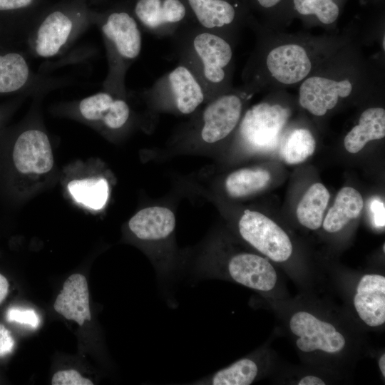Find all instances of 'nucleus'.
I'll list each match as a JSON object with an SVG mask.
<instances>
[{
	"label": "nucleus",
	"mask_w": 385,
	"mask_h": 385,
	"mask_svg": "<svg viewBox=\"0 0 385 385\" xmlns=\"http://www.w3.org/2000/svg\"><path fill=\"white\" fill-rule=\"evenodd\" d=\"M255 47L243 70L242 86L252 94L300 84L327 58L351 41L339 36L272 34L255 21Z\"/></svg>",
	"instance_id": "1"
},
{
	"label": "nucleus",
	"mask_w": 385,
	"mask_h": 385,
	"mask_svg": "<svg viewBox=\"0 0 385 385\" xmlns=\"http://www.w3.org/2000/svg\"><path fill=\"white\" fill-rule=\"evenodd\" d=\"M376 71L351 41L299 84V103L312 115L324 116L357 92L376 90Z\"/></svg>",
	"instance_id": "2"
},
{
	"label": "nucleus",
	"mask_w": 385,
	"mask_h": 385,
	"mask_svg": "<svg viewBox=\"0 0 385 385\" xmlns=\"http://www.w3.org/2000/svg\"><path fill=\"white\" fill-rule=\"evenodd\" d=\"M171 38L178 61L199 80L207 101L233 88L236 40L195 23L180 28Z\"/></svg>",
	"instance_id": "3"
},
{
	"label": "nucleus",
	"mask_w": 385,
	"mask_h": 385,
	"mask_svg": "<svg viewBox=\"0 0 385 385\" xmlns=\"http://www.w3.org/2000/svg\"><path fill=\"white\" fill-rule=\"evenodd\" d=\"M91 19L101 34L108 71L104 90L128 97L126 73L142 50V29L128 5L120 4L103 11L91 9Z\"/></svg>",
	"instance_id": "4"
},
{
	"label": "nucleus",
	"mask_w": 385,
	"mask_h": 385,
	"mask_svg": "<svg viewBox=\"0 0 385 385\" xmlns=\"http://www.w3.org/2000/svg\"><path fill=\"white\" fill-rule=\"evenodd\" d=\"M91 9L85 0L46 6L26 34L31 56L48 59L66 52L91 26Z\"/></svg>",
	"instance_id": "5"
},
{
	"label": "nucleus",
	"mask_w": 385,
	"mask_h": 385,
	"mask_svg": "<svg viewBox=\"0 0 385 385\" xmlns=\"http://www.w3.org/2000/svg\"><path fill=\"white\" fill-rule=\"evenodd\" d=\"M125 97L102 89L79 100L61 103L55 112L78 120L105 133L123 131L131 120L132 111Z\"/></svg>",
	"instance_id": "6"
},
{
	"label": "nucleus",
	"mask_w": 385,
	"mask_h": 385,
	"mask_svg": "<svg viewBox=\"0 0 385 385\" xmlns=\"http://www.w3.org/2000/svg\"><path fill=\"white\" fill-rule=\"evenodd\" d=\"M150 106L173 110L183 115L195 113L206 103L203 86L184 63L177 66L138 93Z\"/></svg>",
	"instance_id": "7"
},
{
	"label": "nucleus",
	"mask_w": 385,
	"mask_h": 385,
	"mask_svg": "<svg viewBox=\"0 0 385 385\" xmlns=\"http://www.w3.org/2000/svg\"><path fill=\"white\" fill-rule=\"evenodd\" d=\"M194 274L199 279L227 276L238 284L262 292L272 289L277 279L275 270L266 259L249 252L232 255L225 262L207 255L197 265Z\"/></svg>",
	"instance_id": "8"
},
{
	"label": "nucleus",
	"mask_w": 385,
	"mask_h": 385,
	"mask_svg": "<svg viewBox=\"0 0 385 385\" xmlns=\"http://www.w3.org/2000/svg\"><path fill=\"white\" fill-rule=\"evenodd\" d=\"M290 111L277 103L261 102L248 109L239 123L244 143L252 150L268 153L279 145Z\"/></svg>",
	"instance_id": "9"
},
{
	"label": "nucleus",
	"mask_w": 385,
	"mask_h": 385,
	"mask_svg": "<svg viewBox=\"0 0 385 385\" xmlns=\"http://www.w3.org/2000/svg\"><path fill=\"white\" fill-rule=\"evenodd\" d=\"M252 95L242 86L206 102L197 130L200 139L212 144L228 137L239 125L245 103Z\"/></svg>",
	"instance_id": "10"
},
{
	"label": "nucleus",
	"mask_w": 385,
	"mask_h": 385,
	"mask_svg": "<svg viewBox=\"0 0 385 385\" xmlns=\"http://www.w3.org/2000/svg\"><path fill=\"white\" fill-rule=\"evenodd\" d=\"M127 4L141 29L158 37H172L195 23L185 0H128Z\"/></svg>",
	"instance_id": "11"
},
{
	"label": "nucleus",
	"mask_w": 385,
	"mask_h": 385,
	"mask_svg": "<svg viewBox=\"0 0 385 385\" xmlns=\"http://www.w3.org/2000/svg\"><path fill=\"white\" fill-rule=\"evenodd\" d=\"M195 23L237 41L238 32L255 18L240 0H185Z\"/></svg>",
	"instance_id": "12"
},
{
	"label": "nucleus",
	"mask_w": 385,
	"mask_h": 385,
	"mask_svg": "<svg viewBox=\"0 0 385 385\" xmlns=\"http://www.w3.org/2000/svg\"><path fill=\"white\" fill-rule=\"evenodd\" d=\"M12 160L16 171L22 175L38 178L53 168L54 158L50 139L37 121L24 128L16 138Z\"/></svg>",
	"instance_id": "13"
},
{
	"label": "nucleus",
	"mask_w": 385,
	"mask_h": 385,
	"mask_svg": "<svg viewBox=\"0 0 385 385\" xmlns=\"http://www.w3.org/2000/svg\"><path fill=\"white\" fill-rule=\"evenodd\" d=\"M238 230L246 242L274 262H284L292 253V245L286 232L259 212L245 210L238 222Z\"/></svg>",
	"instance_id": "14"
},
{
	"label": "nucleus",
	"mask_w": 385,
	"mask_h": 385,
	"mask_svg": "<svg viewBox=\"0 0 385 385\" xmlns=\"http://www.w3.org/2000/svg\"><path fill=\"white\" fill-rule=\"evenodd\" d=\"M292 332L299 337L296 344L304 352L322 350L327 353L341 351L345 345L344 336L330 323L307 312H298L290 319Z\"/></svg>",
	"instance_id": "15"
},
{
	"label": "nucleus",
	"mask_w": 385,
	"mask_h": 385,
	"mask_svg": "<svg viewBox=\"0 0 385 385\" xmlns=\"http://www.w3.org/2000/svg\"><path fill=\"white\" fill-rule=\"evenodd\" d=\"M130 232L151 246L170 239L175 228V217L168 207H148L139 210L128 221Z\"/></svg>",
	"instance_id": "16"
},
{
	"label": "nucleus",
	"mask_w": 385,
	"mask_h": 385,
	"mask_svg": "<svg viewBox=\"0 0 385 385\" xmlns=\"http://www.w3.org/2000/svg\"><path fill=\"white\" fill-rule=\"evenodd\" d=\"M348 0H287L284 24L293 19L307 26L335 28Z\"/></svg>",
	"instance_id": "17"
},
{
	"label": "nucleus",
	"mask_w": 385,
	"mask_h": 385,
	"mask_svg": "<svg viewBox=\"0 0 385 385\" xmlns=\"http://www.w3.org/2000/svg\"><path fill=\"white\" fill-rule=\"evenodd\" d=\"M354 305L361 319L370 327L385 322V277L380 274H365L360 279Z\"/></svg>",
	"instance_id": "18"
},
{
	"label": "nucleus",
	"mask_w": 385,
	"mask_h": 385,
	"mask_svg": "<svg viewBox=\"0 0 385 385\" xmlns=\"http://www.w3.org/2000/svg\"><path fill=\"white\" fill-rule=\"evenodd\" d=\"M53 308L66 319L73 320L80 326L91 320L89 292L84 275L73 274L66 279Z\"/></svg>",
	"instance_id": "19"
},
{
	"label": "nucleus",
	"mask_w": 385,
	"mask_h": 385,
	"mask_svg": "<svg viewBox=\"0 0 385 385\" xmlns=\"http://www.w3.org/2000/svg\"><path fill=\"white\" fill-rule=\"evenodd\" d=\"M385 136V110L382 107H369L359 116L358 123L346 135L344 144L351 153L360 151L369 141Z\"/></svg>",
	"instance_id": "20"
},
{
	"label": "nucleus",
	"mask_w": 385,
	"mask_h": 385,
	"mask_svg": "<svg viewBox=\"0 0 385 385\" xmlns=\"http://www.w3.org/2000/svg\"><path fill=\"white\" fill-rule=\"evenodd\" d=\"M363 206V198L359 191L351 187L342 188L323 221L324 229L329 232L341 230L359 215Z\"/></svg>",
	"instance_id": "21"
},
{
	"label": "nucleus",
	"mask_w": 385,
	"mask_h": 385,
	"mask_svg": "<svg viewBox=\"0 0 385 385\" xmlns=\"http://www.w3.org/2000/svg\"><path fill=\"white\" fill-rule=\"evenodd\" d=\"M67 190L77 203L92 210H101L109 195L108 182L100 177L73 179L67 184Z\"/></svg>",
	"instance_id": "22"
},
{
	"label": "nucleus",
	"mask_w": 385,
	"mask_h": 385,
	"mask_svg": "<svg viewBox=\"0 0 385 385\" xmlns=\"http://www.w3.org/2000/svg\"><path fill=\"white\" fill-rule=\"evenodd\" d=\"M259 367L251 358H244L215 373L188 384L250 385L257 378Z\"/></svg>",
	"instance_id": "23"
},
{
	"label": "nucleus",
	"mask_w": 385,
	"mask_h": 385,
	"mask_svg": "<svg viewBox=\"0 0 385 385\" xmlns=\"http://www.w3.org/2000/svg\"><path fill=\"white\" fill-rule=\"evenodd\" d=\"M330 195L321 183L313 184L299 202L296 213L299 222L310 230L319 228Z\"/></svg>",
	"instance_id": "24"
},
{
	"label": "nucleus",
	"mask_w": 385,
	"mask_h": 385,
	"mask_svg": "<svg viewBox=\"0 0 385 385\" xmlns=\"http://www.w3.org/2000/svg\"><path fill=\"white\" fill-rule=\"evenodd\" d=\"M270 180V174L262 169H240L230 174L225 180L227 193L242 197L261 190Z\"/></svg>",
	"instance_id": "25"
},
{
	"label": "nucleus",
	"mask_w": 385,
	"mask_h": 385,
	"mask_svg": "<svg viewBox=\"0 0 385 385\" xmlns=\"http://www.w3.org/2000/svg\"><path fill=\"white\" fill-rule=\"evenodd\" d=\"M315 139L307 128L292 130L287 136L282 148L283 158L288 164L304 162L315 150Z\"/></svg>",
	"instance_id": "26"
},
{
	"label": "nucleus",
	"mask_w": 385,
	"mask_h": 385,
	"mask_svg": "<svg viewBox=\"0 0 385 385\" xmlns=\"http://www.w3.org/2000/svg\"><path fill=\"white\" fill-rule=\"evenodd\" d=\"M262 25L277 29L284 24L287 0H240Z\"/></svg>",
	"instance_id": "27"
},
{
	"label": "nucleus",
	"mask_w": 385,
	"mask_h": 385,
	"mask_svg": "<svg viewBox=\"0 0 385 385\" xmlns=\"http://www.w3.org/2000/svg\"><path fill=\"white\" fill-rule=\"evenodd\" d=\"M46 6V0H0V12L18 14L29 29L38 14Z\"/></svg>",
	"instance_id": "28"
},
{
	"label": "nucleus",
	"mask_w": 385,
	"mask_h": 385,
	"mask_svg": "<svg viewBox=\"0 0 385 385\" xmlns=\"http://www.w3.org/2000/svg\"><path fill=\"white\" fill-rule=\"evenodd\" d=\"M53 385H93V382L73 369L58 371L52 377Z\"/></svg>",
	"instance_id": "29"
},
{
	"label": "nucleus",
	"mask_w": 385,
	"mask_h": 385,
	"mask_svg": "<svg viewBox=\"0 0 385 385\" xmlns=\"http://www.w3.org/2000/svg\"><path fill=\"white\" fill-rule=\"evenodd\" d=\"M6 319L9 322H16L32 328H36L39 324V318L33 309L11 308L7 311Z\"/></svg>",
	"instance_id": "30"
},
{
	"label": "nucleus",
	"mask_w": 385,
	"mask_h": 385,
	"mask_svg": "<svg viewBox=\"0 0 385 385\" xmlns=\"http://www.w3.org/2000/svg\"><path fill=\"white\" fill-rule=\"evenodd\" d=\"M370 210L375 227H384L385 225V206L384 202L379 197H374L370 202Z\"/></svg>",
	"instance_id": "31"
},
{
	"label": "nucleus",
	"mask_w": 385,
	"mask_h": 385,
	"mask_svg": "<svg viewBox=\"0 0 385 385\" xmlns=\"http://www.w3.org/2000/svg\"><path fill=\"white\" fill-rule=\"evenodd\" d=\"M15 342L10 332L0 324V356H6L14 350Z\"/></svg>",
	"instance_id": "32"
},
{
	"label": "nucleus",
	"mask_w": 385,
	"mask_h": 385,
	"mask_svg": "<svg viewBox=\"0 0 385 385\" xmlns=\"http://www.w3.org/2000/svg\"><path fill=\"white\" fill-rule=\"evenodd\" d=\"M9 293V282L6 278L0 273V304L6 299Z\"/></svg>",
	"instance_id": "33"
},
{
	"label": "nucleus",
	"mask_w": 385,
	"mask_h": 385,
	"mask_svg": "<svg viewBox=\"0 0 385 385\" xmlns=\"http://www.w3.org/2000/svg\"><path fill=\"white\" fill-rule=\"evenodd\" d=\"M299 385H324L325 383L320 378L315 376H306L298 383Z\"/></svg>",
	"instance_id": "34"
},
{
	"label": "nucleus",
	"mask_w": 385,
	"mask_h": 385,
	"mask_svg": "<svg viewBox=\"0 0 385 385\" xmlns=\"http://www.w3.org/2000/svg\"><path fill=\"white\" fill-rule=\"evenodd\" d=\"M379 369L384 376H385V354H383L379 361Z\"/></svg>",
	"instance_id": "35"
},
{
	"label": "nucleus",
	"mask_w": 385,
	"mask_h": 385,
	"mask_svg": "<svg viewBox=\"0 0 385 385\" xmlns=\"http://www.w3.org/2000/svg\"><path fill=\"white\" fill-rule=\"evenodd\" d=\"M364 3H368L369 4H374L376 6H381L384 0H363Z\"/></svg>",
	"instance_id": "36"
},
{
	"label": "nucleus",
	"mask_w": 385,
	"mask_h": 385,
	"mask_svg": "<svg viewBox=\"0 0 385 385\" xmlns=\"http://www.w3.org/2000/svg\"><path fill=\"white\" fill-rule=\"evenodd\" d=\"M88 4L90 3H101L105 0H85Z\"/></svg>",
	"instance_id": "37"
}]
</instances>
